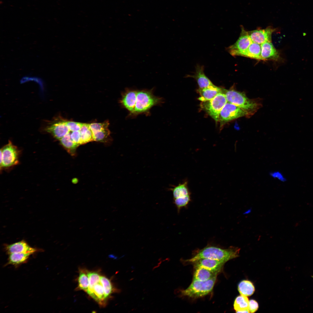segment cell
I'll use <instances>...</instances> for the list:
<instances>
[{
	"instance_id": "cell-16",
	"label": "cell",
	"mask_w": 313,
	"mask_h": 313,
	"mask_svg": "<svg viewBox=\"0 0 313 313\" xmlns=\"http://www.w3.org/2000/svg\"><path fill=\"white\" fill-rule=\"evenodd\" d=\"M222 89L214 85L204 88H199L197 91L200 97L198 99L202 102L210 100L219 93L222 92Z\"/></svg>"
},
{
	"instance_id": "cell-14",
	"label": "cell",
	"mask_w": 313,
	"mask_h": 313,
	"mask_svg": "<svg viewBox=\"0 0 313 313\" xmlns=\"http://www.w3.org/2000/svg\"><path fill=\"white\" fill-rule=\"evenodd\" d=\"M5 249L9 254L17 253H29L33 254L37 250L36 249L31 247L24 240L7 245Z\"/></svg>"
},
{
	"instance_id": "cell-6",
	"label": "cell",
	"mask_w": 313,
	"mask_h": 313,
	"mask_svg": "<svg viewBox=\"0 0 313 313\" xmlns=\"http://www.w3.org/2000/svg\"><path fill=\"white\" fill-rule=\"evenodd\" d=\"M245 116L246 113L241 108L232 103L227 102L219 114V121L222 125L225 123L237 118Z\"/></svg>"
},
{
	"instance_id": "cell-11",
	"label": "cell",
	"mask_w": 313,
	"mask_h": 313,
	"mask_svg": "<svg viewBox=\"0 0 313 313\" xmlns=\"http://www.w3.org/2000/svg\"><path fill=\"white\" fill-rule=\"evenodd\" d=\"M137 90L127 89L123 92L121 100L122 105L131 115L134 112L136 103Z\"/></svg>"
},
{
	"instance_id": "cell-26",
	"label": "cell",
	"mask_w": 313,
	"mask_h": 313,
	"mask_svg": "<svg viewBox=\"0 0 313 313\" xmlns=\"http://www.w3.org/2000/svg\"><path fill=\"white\" fill-rule=\"evenodd\" d=\"M100 304H102L105 298L103 287L100 281L97 283L93 288V292L91 296Z\"/></svg>"
},
{
	"instance_id": "cell-19",
	"label": "cell",
	"mask_w": 313,
	"mask_h": 313,
	"mask_svg": "<svg viewBox=\"0 0 313 313\" xmlns=\"http://www.w3.org/2000/svg\"><path fill=\"white\" fill-rule=\"evenodd\" d=\"M249 301L247 296L241 295L235 299L234 304V309L237 313H250L249 310Z\"/></svg>"
},
{
	"instance_id": "cell-31",
	"label": "cell",
	"mask_w": 313,
	"mask_h": 313,
	"mask_svg": "<svg viewBox=\"0 0 313 313\" xmlns=\"http://www.w3.org/2000/svg\"><path fill=\"white\" fill-rule=\"evenodd\" d=\"M80 130L81 129L79 130L71 131L69 130V133L71 139L74 142L79 145H80L81 137Z\"/></svg>"
},
{
	"instance_id": "cell-33",
	"label": "cell",
	"mask_w": 313,
	"mask_h": 313,
	"mask_svg": "<svg viewBox=\"0 0 313 313\" xmlns=\"http://www.w3.org/2000/svg\"><path fill=\"white\" fill-rule=\"evenodd\" d=\"M258 308V303L255 300L252 299L249 301V310L250 312H255L257 310Z\"/></svg>"
},
{
	"instance_id": "cell-5",
	"label": "cell",
	"mask_w": 313,
	"mask_h": 313,
	"mask_svg": "<svg viewBox=\"0 0 313 313\" xmlns=\"http://www.w3.org/2000/svg\"><path fill=\"white\" fill-rule=\"evenodd\" d=\"M227 102L225 94L222 92L218 94L212 99L202 102L201 107L216 122L219 121V114Z\"/></svg>"
},
{
	"instance_id": "cell-18",
	"label": "cell",
	"mask_w": 313,
	"mask_h": 313,
	"mask_svg": "<svg viewBox=\"0 0 313 313\" xmlns=\"http://www.w3.org/2000/svg\"><path fill=\"white\" fill-rule=\"evenodd\" d=\"M261 45L252 42L241 56L258 60H263L261 57Z\"/></svg>"
},
{
	"instance_id": "cell-9",
	"label": "cell",
	"mask_w": 313,
	"mask_h": 313,
	"mask_svg": "<svg viewBox=\"0 0 313 313\" xmlns=\"http://www.w3.org/2000/svg\"><path fill=\"white\" fill-rule=\"evenodd\" d=\"M276 29L271 26L263 29H257L248 31L249 36L252 42L259 44L267 42H271L272 33Z\"/></svg>"
},
{
	"instance_id": "cell-30",
	"label": "cell",
	"mask_w": 313,
	"mask_h": 313,
	"mask_svg": "<svg viewBox=\"0 0 313 313\" xmlns=\"http://www.w3.org/2000/svg\"><path fill=\"white\" fill-rule=\"evenodd\" d=\"M174 199V203L177 207L178 211H179L181 208L186 206L191 199L190 195Z\"/></svg>"
},
{
	"instance_id": "cell-1",
	"label": "cell",
	"mask_w": 313,
	"mask_h": 313,
	"mask_svg": "<svg viewBox=\"0 0 313 313\" xmlns=\"http://www.w3.org/2000/svg\"><path fill=\"white\" fill-rule=\"evenodd\" d=\"M240 248L231 247L227 249L209 246L200 250L193 257L185 260L186 262L193 263L202 259H210L223 261H228L239 256Z\"/></svg>"
},
{
	"instance_id": "cell-4",
	"label": "cell",
	"mask_w": 313,
	"mask_h": 313,
	"mask_svg": "<svg viewBox=\"0 0 313 313\" xmlns=\"http://www.w3.org/2000/svg\"><path fill=\"white\" fill-rule=\"evenodd\" d=\"M216 277L215 276L205 281L193 279L192 283L187 288L181 291V294L183 296L193 298L204 296L212 291Z\"/></svg>"
},
{
	"instance_id": "cell-10",
	"label": "cell",
	"mask_w": 313,
	"mask_h": 313,
	"mask_svg": "<svg viewBox=\"0 0 313 313\" xmlns=\"http://www.w3.org/2000/svg\"><path fill=\"white\" fill-rule=\"evenodd\" d=\"M46 130L59 140L67 134L69 131L66 120L60 119L59 120L53 121L46 127Z\"/></svg>"
},
{
	"instance_id": "cell-8",
	"label": "cell",
	"mask_w": 313,
	"mask_h": 313,
	"mask_svg": "<svg viewBox=\"0 0 313 313\" xmlns=\"http://www.w3.org/2000/svg\"><path fill=\"white\" fill-rule=\"evenodd\" d=\"M1 150L3 156V167H10L18 163V151L11 141H9Z\"/></svg>"
},
{
	"instance_id": "cell-7",
	"label": "cell",
	"mask_w": 313,
	"mask_h": 313,
	"mask_svg": "<svg viewBox=\"0 0 313 313\" xmlns=\"http://www.w3.org/2000/svg\"><path fill=\"white\" fill-rule=\"evenodd\" d=\"M252 43L246 31L241 27L240 35L236 42L229 46L227 50L232 56H241Z\"/></svg>"
},
{
	"instance_id": "cell-15",
	"label": "cell",
	"mask_w": 313,
	"mask_h": 313,
	"mask_svg": "<svg viewBox=\"0 0 313 313\" xmlns=\"http://www.w3.org/2000/svg\"><path fill=\"white\" fill-rule=\"evenodd\" d=\"M261 45V57L263 60L277 61L279 59V53L271 42H265Z\"/></svg>"
},
{
	"instance_id": "cell-3",
	"label": "cell",
	"mask_w": 313,
	"mask_h": 313,
	"mask_svg": "<svg viewBox=\"0 0 313 313\" xmlns=\"http://www.w3.org/2000/svg\"><path fill=\"white\" fill-rule=\"evenodd\" d=\"M163 102L162 98L155 96L152 90H137L135 109L131 116H135L140 114H146L152 107Z\"/></svg>"
},
{
	"instance_id": "cell-29",
	"label": "cell",
	"mask_w": 313,
	"mask_h": 313,
	"mask_svg": "<svg viewBox=\"0 0 313 313\" xmlns=\"http://www.w3.org/2000/svg\"><path fill=\"white\" fill-rule=\"evenodd\" d=\"M78 282L79 288L87 292L89 284L87 274L86 275L85 272L81 271L79 273Z\"/></svg>"
},
{
	"instance_id": "cell-2",
	"label": "cell",
	"mask_w": 313,
	"mask_h": 313,
	"mask_svg": "<svg viewBox=\"0 0 313 313\" xmlns=\"http://www.w3.org/2000/svg\"><path fill=\"white\" fill-rule=\"evenodd\" d=\"M222 92L225 96L227 102L234 104L242 110L250 117L254 114L261 106L259 102L248 98L243 92L233 89H222Z\"/></svg>"
},
{
	"instance_id": "cell-13",
	"label": "cell",
	"mask_w": 313,
	"mask_h": 313,
	"mask_svg": "<svg viewBox=\"0 0 313 313\" xmlns=\"http://www.w3.org/2000/svg\"><path fill=\"white\" fill-rule=\"evenodd\" d=\"M195 72L193 75H187L186 77H191L196 81L199 88H204L214 84L205 75L203 65H196Z\"/></svg>"
},
{
	"instance_id": "cell-32",
	"label": "cell",
	"mask_w": 313,
	"mask_h": 313,
	"mask_svg": "<svg viewBox=\"0 0 313 313\" xmlns=\"http://www.w3.org/2000/svg\"><path fill=\"white\" fill-rule=\"evenodd\" d=\"M271 176L278 179L281 181L284 182L286 181V179L283 175L280 172L275 171L271 172L270 173Z\"/></svg>"
},
{
	"instance_id": "cell-27",
	"label": "cell",
	"mask_w": 313,
	"mask_h": 313,
	"mask_svg": "<svg viewBox=\"0 0 313 313\" xmlns=\"http://www.w3.org/2000/svg\"><path fill=\"white\" fill-rule=\"evenodd\" d=\"M87 274L89 278V284L86 292L91 296L93 294L94 286L100 281L101 276L99 274L96 272H90Z\"/></svg>"
},
{
	"instance_id": "cell-24",
	"label": "cell",
	"mask_w": 313,
	"mask_h": 313,
	"mask_svg": "<svg viewBox=\"0 0 313 313\" xmlns=\"http://www.w3.org/2000/svg\"><path fill=\"white\" fill-rule=\"evenodd\" d=\"M80 131V145L94 141L93 133L90 128L89 124L83 123Z\"/></svg>"
},
{
	"instance_id": "cell-28",
	"label": "cell",
	"mask_w": 313,
	"mask_h": 313,
	"mask_svg": "<svg viewBox=\"0 0 313 313\" xmlns=\"http://www.w3.org/2000/svg\"><path fill=\"white\" fill-rule=\"evenodd\" d=\"M100 281L103 287L105 296L106 299L112 293L114 289L110 281L105 277L101 276Z\"/></svg>"
},
{
	"instance_id": "cell-25",
	"label": "cell",
	"mask_w": 313,
	"mask_h": 313,
	"mask_svg": "<svg viewBox=\"0 0 313 313\" xmlns=\"http://www.w3.org/2000/svg\"><path fill=\"white\" fill-rule=\"evenodd\" d=\"M171 190L173 192L174 199L190 195L187 181L179 184Z\"/></svg>"
},
{
	"instance_id": "cell-12",
	"label": "cell",
	"mask_w": 313,
	"mask_h": 313,
	"mask_svg": "<svg viewBox=\"0 0 313 313\" xmlns=\"http://www.w3.org/2000/svg\"><path fill=\"white\" fill-rule=\"evenodd\" d=\"M194 267H201L213 272L219 273L222 269L225 262L210 259H202L193 263Z\"/></svg>"
},
{
	"instance_id": "cell-17",
	"label": "cell",
	"mask_w": 313,
	"mask_h": 313,
	"mask_svg": "<svg viewBox=\"0 0 313 313\" xmlns=\"http://www.w3.org/2000/svg\"><path fill=\"white\" fill-rule=\"evenodd\" d=\"M193 279L201 281H205L217 276L219 273L213 272L201 267H196Z\"/></svg>"
},
{
	"instance_id": "cell-23",
	"label": "cell",
	"mask_w": 313,
	"mask_h": 313,
	"mask_svg": "<svg viewBox=\"0 0 313 313\" xmlns=\"http://www.w3.org/2000/svg\"><path fill=\"white\" fill-rule=\"evenodd\" d=\"M238 290L241 295L247 296H251L254 293L255 288L250 281L243 280L239 284Z\"/></svg>"
},
{
	"instance_id": "cell-21",
	"label": "cell",
	"mask_w": 313,
	"mask_h": 313,
	"mask_svg": "<svg viewBox=\"0 0 313 313\" xmlns=\"http://www.w3.org/2000/svg\"><path fill=\"white\" fill-rule=\"evenodd\" d=\"M109 124V122H108L92 132L94 141L101 142L106 141L110 134L108 128Z\"/></svg>"
},
{
	"instance_id": "cell-34",
	"label": "cell",
	"mask_w": 313,
	"mask_h": 313,
	"mask_svg": "<svg viewBox=\"0 0 313 313\" xmlns=\"http://www.w3.org/2000/svg\"><path fill=\"white\" fill-rule=\"evenodd\" d=\"M3 156L1 150H0V167L1 169L3 167Z\"/></svg>"
},
{
	"instance_id": "cell-22",
	"label": "cell",
	"mask_w": 313,
	"mask_h": 313,
	"mask_svg": "<svg viewBox=\"0 0 313 313\" xmlns=\"http://www.w3.org/2000/svg\"><path fill=\"white\" fill-rule=\"evenodd\" d=\"M61 144L72 156H74L77 147L79 145L71 139L69 131L68 133L60 140Z\"/></svg>"
},
{
	"instance_id": "cell-20",
	"label": "cell",
	"mask_w": 313,
	"mask_h": 313,
	"mask_svg": "<svg viewBox=\"0 0 313 313\" xmlns=\"http://www.w3.org/2000/svg\"><path fill=\"white\" fill-rule=\"evenodd\" d=\"M32 254L29 253H17L10 254L7 264L14 266L22 264L26 262L30 256Z\"/></svg>"
}]
</instances>
